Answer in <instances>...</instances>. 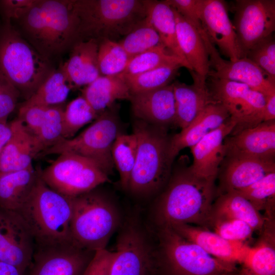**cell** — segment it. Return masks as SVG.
Here are the masks:
<instances>
[{
  "instance_id": "6da1fadb",
  "label": "cell",
  "mask_w": 275,
  "mask_h": 275,
  "mask_svg": "<svg viewBox=\"0 0 275 275\" xmlns=\"http://www.w3.org/2000/svg\"><path fill=\"white\" fill-rule=\"evenodd\" d=\"M170 176L156 207L158 226L186 224L206 228L216 193L215 181L178 166Z\"/></svg>"
},
{
  "instance_id": "7a4b0ae2",
  "label": "cell",
  "mask_w": 275,
  "mask_h": 275,
  "mask_svg": "<svg viewBox=\"0 0 275 275\" xmlns=\"http://www.w3.org/2000/svg\"><path fill=\"white\" fill-rule=\"evenodd\" d=\"M14 22L23 37L50 61L70 49L76 41L78 23L73 0H37Z\"/></svg>"
},
{
  "instance_id": "3957f363",
  "label": "cell",
  "mask_w": 275,
  "mask_h": 275,
  "mask_svg": "<svg viewBox=\"0 0 275 275\" xmlns=\"http://www.w3.org/2000/svg\"><path fill=\"white\" fill-rule=\"evenodd\" d=\"M73 6L76 42L122 38L147 17L145 0H73Z\"/></svg>"
},
{
  "instance_id": "277c9868",
  "label": "cell",
  "mask_w": 275,
  "mask_h": 275,
  "mask_svg": "<svg viewBox=\"0 0 275 275\" xmlns=\"http://www.w3.org/2000/svg\"><path fill=\"white\" fill-rule=\"evenodd\" d=\"M138 151L128 189L134 195L148 197L160 191L171 175V137L167 128L138 119L133 124Z\"/></svg>"
},
{
  "instance_id": "5b68a950",
  "label": "cell",
  "mask_w": 275,
  "mask_h": 275,
  "mask_svg": "<svg viewBox=\"0 0 275 275\" xmlns=\"http://www.w3.org/2000/svg\"><path fill=\"white\" fill-rule=\"evenodd\" d=\"M17 212L29 227L35 246L73 242L72 197L50 188L40 175L29 199Z\"/></svg>"
},
{
  "instance_id": "8992f818",
  "label": "cell",
  "mask_w": 275,
  "mask_h": 275,
  "mask_svg": "<svg viewBox=\"0 0 275 275\" xmlns=\"http://www.w3.org/2000/svg\"><path fill=\"white\" fill-rule=\"evenodd\" d=\"M11 22L0 25V72L28 99L55 69Z\"/></svg>"
},
{
  "instance_id": "52a82bcc",
  "label": "cell",
  "mask_w": 275,
  "mask_h": 275,
  "mask_svg": "<svg viewBox=\"0 0 275 275\" xmlns=\"http://www.w3.org/2000/svg\"><path fill=\"white\" fill-rule=\"evenodd\" d=\"M156 275H234L236 263L215 258L168 226H158Z\"/></svg>"
},
{
  "instance_id": "ba28073f",
  "label": "cell",
  "mask_w": 275,
  "mask_h": 275,
  "mask_svg": "<svg viewBox=\"0 0 275 275\" xmlns=\"http://www.w3.org/2000/svg\"><path fill=\"white\" fill-rule=\"evenodd\" d=\"M94 190L72 197L70 225L72 242L92 252L105 249L119 223L116 207Z\"/></svg>"
},
{
  "instance_id": "9c48e42d",
  "label": "cell",
  "mask_w": 275,
  "mask_h": 275,
  "mask_svg": "<svg viewBox=\"0 0 275 275\" xmlns=\"http://www.w3.org/2000/svg\"><path fill=\"white\" fill-rule=\"evenodd\" d=\"M113 106L101 114L76 136L63 139L39 155L72 152L91 160L108 176L113 173L115 167L112 147L117 137L121 133L119 119Z\"/></svg>"
},
{
  "instance_id": "30bf717a",
  "label": "cell",
  "mask_w": 275,
  "mask_h": 275,
  "mask_svg": "<svg viewBox=\"0 0 275 275\" xmlns=\"http://www.w3.org/2000/svg\"><path fill=\"white\" fill-rule=\"evenodd\" d=\"M44 170L41 179L50 188L68 197H74L109 182L106 175L94 162L78 154L65 152Z\"/></svg>"
},
{
  "instance_id": "8fae6325",
  "label": "cell",
  "mask_w": 275,
  "mask_h": 275,
  "mask_svg": "<svg viewBox=\"0 0 275 275\" xmlns=\"http://www.w3.org/2000/svg\"><path fill=\"white\" fill-rule=\"evenodd\" d=\"M207 85L213 98L227 109L236 125L230 134L255 126L264 121L265 97L238 82L211 77Z\"/></svg>"
},
{
  "instance_id": "7c38bea8",
  "label": "cell",
  "mask_w": 275,
  "mask_h": 275,
  "mask_svg": "<svg viewBox=\"0 0 275 275\" xmlns=\"http://www.w3.org/2000/svg\"><path fill=\"white\" fill-rule=\"evenodd\" d=\"M117 240L111 275H156V252L133 219L125 223Z\"/></svg>"
},
{
  "instance_id": "4fadbf2b",
  "label": "cell",
  "mask_w": 275,
  "mask_h": 275,
  "mask_svg": "<svg viewBox=\"0 0 275 275\" xmlns=\"http://www.w3.org/2000/svg\"><path fill=\"white\" fill-rule=\"evenodd\" d=\"M232 23L240 59L275 29L274 0H237L233 5Z\"/></svg>"
},
{
  "instance_id": "5bb4252c",
  "label": "cell",
  "mask_w": 275,
  "mask_h": 275,
  "mask_svg": "<svg viewBox=\"0 0 275 275\" xmlns=\"http://www.w3.org/2000/svg\"><path fill=\"white\" fill-rule=\"evenodd\" d=\"M199 32L209 56L207 77L244 84L265 97L275 94V82L256 64L246 57L234 61L224 59L204 30L201 28Z\"/></svg>"
},
{
  "instance_id": "9a60e30c",
  "label": "cell",
  "mask_w": 275,
  "mask_h": 275,
  "mask_svg": "<svg viewBox=\"0 0 275 275\" xmlns=\"http://www.w3.org/2000/svg\"><path fill=\"white\" fill-rule=\"evenodd\" d=\"M94 252L73 242L35 246L26 275H82Z\"/></svg>"
},
{
  "instance_id": "2e32d148",
  "label": "cell",
  "mask_w": 275,
  "mask_h": 275,
  "mask_svg": "<svg viewBox=\"0 0 275 275\" xmlns=\"http://www.w3.org/2000/svg\"><path fill=\"white\" fill-rule=\"evenodd\" d=\"M35 249L34 237L20 215L0 208V261L26 273Z\"/></svg>"
},
{
  "instance_id": "e0dca14e",
  "label": "cell",
  "mask_w": 275,
  "mask_h": 275,
  "mask_svg": "<svg viewBox=\"0 0 275 275\" xmlns=\"http://www.w3.org/2000/svg\"><path fill=\"white\" fill-rule=\"evenodd\" d=\"M198 16L209 39L223 55L234 61L240 59L237 38L225 3L199 0Z\"/></svg>"
},
{
  "instance_id": "ac0fdd59",
  "label": "cell",
  "mask_w": 275,
  "mask_h": 275,
  "mask_svg": "<svg viewBox=\"0 0 275 275\" xmlns=\"http://www.w3.org/2000/svg\"><path fill=\"white\" fill-rule=\"evenodd\" d=\"M224 140L225 156L274 161L275 120L230 134Z\"/></svg>"
},
{
  "instance_id": "d6986e66",
  "label": "cell",
  "mask_w": 275,
  "mask_h": 275,
  "mask_svg": "<svg viewBox=\"0 0 275 275\" xmlns=\"http://www.w3.org/2000/svg\"><path fill=\"white\" fill-rule=\"evenodd\" d=\"M236 125V122L229 117L221 126L190 147L193 162L190 167L195 175L215 181L225 157L224 140Z\"/></svg>"
},
{
  "instance_id": "ffe728a7",
  "label": "cell",
  "mask_w": 275,
  "mask_h": 275,
  "mask_svg": "<svg viewBox=\"0 0 275 275\" xmlns=\"http://www.w3.org/2000/svg\"><path fill=\"white\" fill-rule=\"evenodd\" d=\"M168 226L182 237L199 245L213 257L224 261L243 264L253 248L244 242L225 239L205 227L186 224Z\"/></svg>"
},
{
  "instance_id": "44dd1931",
  "label": "cell",
  "mask_w": 275,
  "mask_h": 275,
  "mask_svg": "<svg viewBox=\"0 0 275 275\" xmlns=\"http://www.w3.org/2000/svg\"><path fill=\"white\" fill-rule=\"evenodd\" d=\"M134 115L147 123L168 127L175 125L176 106L173 84L131 96Z\"/></svg>"
},
{
  "instance_id": "7402d4cb",
  "label": "cell",
  "mask_w": 275,
  "mask_h": 275,
  "mask_svg": "<svg viewBox=\"0 0 275 275\" xmlns=\"http://www.w3.org/2000/svg\"><path fill=\"white\" fill-rule=\"evenodd\" d=\"M221 167V194L244 188L275 172V161L243 156H225Z\"/></svg>"
},
{
  "instance_id": "603a6c76",
  "label": "cell",
  "mask_w": 275,
  "mask_h": 275,
  "mask_svg": "<svg viewBox=\"0 0 275 275\" xmlns=\"http://www.w3.org/2000/svg\"><path fill=\"white\" fill-rule=\"evenodd\" d=\"M194 80L192 85L176 81L172 83L175 99V125L181 129L188 125L208 105L216 101L204 79L190 71Z\"/></svg>"
},
{
  "instance_id": "cb8c5ba5",
  "label": "cell",
  "mask_w": 275,
  "mask_h": 275,
  "mask_svg": "<svg viewBox=\"0 0 275 275\" xmlns=\"http://www.w3.org/2000/svg\"><path fill=\"white\" fill-rule=\"evenodd\" d=\"M229 117L227 109L218 102L207 106L188 125L171 137L169 151L171 159L174 161L181 150L196 144Z\"/></svg>"
},
{
  "instance_id": "d4e9b609",
  "label": "cell",
  "mask_w": 275,
  "mask_h": 275,
  "mask_svg": "<svg viewBox=\"0 0 275 275\" xmlns=\"http://www.w3.org/2000/svg\"><path fill=\"white\" fill-rule=\"evenodd\" d=\"M10 125V139L0 154V173L26 169L38 156L35 138L22 122L17 118Z\"/></svg>"
},
{
  "instance_id": "484cf974",
  "label": "cell",
  "mask_w": 275,
  "mask_h": 275,
  "mask_svg": "<svg viewBox=\"0 0 275 275\" xmlns=\"http://www.w3.org/2000/svg\"><path fill=\"white\" fill-rule=\"evenodd\" d=\"M98 42L78 41L71 47L62 67L73 88L86 86L101 75L98 61Z\"/></svg>"
},
{
  "instance_id": "4316f807",
  "label": "cell",
  "mask_w": 275,
  "mask_h": 275,
  "mask_svg": "<svg viewBox=\"0 0 275 275\" xmlns=\"http://www.w3.org/2000/svg\"><path fill=\"white\" fill-rule=\"evenodd\" d=\"M40 176L33 166L19 171L0 173V208L17 212L29 199Z\"/></svg>"
},
{
  "instance_id": "83f0119b",
  "label": "cell",
  "mask_w": 275,
  "mask_h": 275,
  "mask_svg": "<svg viewBox=\"0 0 275 275\" xmlns=\"http://www.w3.org/2000/svg\"><path fill=\"white\" fill-rule=\"evenodd\" d=\"M173 10L180 49L192 71L201 78L206 79L210 70L209 56L199 29Z\"/></svg>"
},
{
  "instance_id": "f1b7e54d",
  "label": "cell",
  "mask_w": 275,
  "mask_h": 275,
  "mask_svg": "<svg viewBox=\"0 0 275 275\" xmlns=\"http://www.w3.org/2000/svg\"><path fill=\"white\" fill-rule=\"evenodd\" d=\"M81 96L100 115L116 100H130L132 95L124 78L118 75H100L81 90Z\"/></svg>"
},
{
  "instance_id": "f546056e",
  "label": "cell",
  "mask_w": 275,
  "mask_h": 275,
  "mask_svg": "<svg viewBox=\"0 0 275 275\" xmlns=\"http://www.w3.org/2000/svg\"><path fill=\"white\" fill-rule=\"evenodd\" d=\"M216 218L244 221L254 231L261 230L266 220V218L263 217L249 201L234 191L219 194L215 202H213L210 219Z\"/></svg>"
},
{
  "instance_id": "4dcf8cb0",
  "label": "cell",
  "mask_w": 275,
  "mask_h": 275,
  "mask_svg": "<svg viewBox=\"0 0 275 275\" xmlns=\"http://www.w3.org/2000/svg\"><path fill=\"white\" fill-rule=\"evenodd\" d=\"M145 4L147 16L163 45L170 53L182 60L187 69L192 71L178 42L175 16L173 9L165 1L145 0Z\"/></svg>"
},
{
  "instance_id": "1f68e13d",
  "label": "cell",
  "mask_w": 275,
  "mask_h": 275,
  "mask_svg": "<svg viewBox=\"0 0 275 275\" xmlns=\"http://www.w3.org/2000/svg\"><path fill=\"white\" fill-rule=\"evenodd\" d=\"M72 89L61 64L21 105L50 106L62 105L66 101Z\"/></svg>"
},
{
  "instance_id": "d6a6232c",
  "label": "cell",
  "mask_w": 275,
  "mask_h": 275,
  "mask_svg": "<svg viewBox=\"0 0 275 275\" xmlns=\"http://www.w3.org/2000/svg\"><path fill=\"white\" fill-rule=\"evenodd\" d=\"M181 67H183L180 64H170L134 75L121 76L133 95L171 84Z\"/></svg>"
},
{
  "instance_id": "836d02e7",
  "label": "cell",
  "mask_w": 275,
  "mask_h": 275,
  "mask_svg": "<svg viewBox=\"0 0 275 275\" xmlns=\"http://www.w3.org/2000/svg\"><path fill=\"white\" fill-rule=\"evenodd\" d=\"M138 146V139L133 132L130 134L120 133L112 147V157L119 173L120 183L126 190L135 162Z\"/></svg>"
},
{
  "instance_id": "e575fe53",
  "label": "cell",
  "mask_w": 275,
  "mask_h": 275,
  "mask_svg": "<svg viewBox=\"0 0 275 275\" xmlns=\"http://www.w3.org/2000/svg\"><path fill=\"white\" fill-rule=\"evenodd\" d=\"M118 43L131 58L153 48L164 46L147 16Z\"/></svg>"
},
{
  "instance_id": "d590c367",
  "label": "cell",
  "mask_w": 275,
  "mask_h": 275,
  "mask_svg": "<svg viewBox=\"0 0 275 275\" xmlns=\"http://www.w3.org/2000/svg\"><path fill=\"white\" fill-rule=\"evenodd\" d=\"M170 64H180L186 68L182 60L170 53L164 46H160L132 57L120 75H134Z\"/></svg>"
},
{
  "instance_id": "8d00e7d4",
  "label": "cell",
  "mask_w": 275,
  "mask_h": 275,
  "mask_svg": "<svg viewBox=\"0 0 275 275\" xmlns=\"http://www.w3.org/2000/svg\"><path fill=\"white\" fill-rule=\"evenodd\" d=\"M64 110L62 105L47 107L39 131L36 135H33L38 156L44 150L64 139Z\"/></svg>"
},
{
  "instance_id": "74e56055",
  "label": "cell",
  "mask_w": 275,
  "mask_h": 275,
  "mask_svg": "<svg viewBox=\"0 0 275 275\" xmlns=\"http://www.w3.org/2000/svg\"><path fill=\"white\" fill-rule=\"evenodd\" d=\"M131 59L118 42L105 39L99 42L98 61L101 75L121 74Z\"/></svg>"
},
{
  "instance_id": "f35d334b",
  "label": "cell",
  "mask_w": 275,
  "mask_h": 275,
  "mask_svg": "<svg viewBox=\"0 0 275 275\" xmlns=\"http://www.w3.org/2000/svg\"><path fill=\"white\" fill-rule=\"evenodd\" d=\"M99 116L81 95L72 100L64 110V139L73 138L81 127Z\"/></svg>"
},
{
  "instance_id": "ab89813d",
  "label": "cell",
  "mask_w": 275,
  "mask_h": 275,
  "mask_svg": "<svg viewBox=\"0 0 275 275\" xmlns=\"http://www.w3.org/2000/svg\"><path fill=\"white\" fill-rule=\"evenodd\" d=\"M246 198L258 210H265L268 218H272L275 200V172L242 189L234 191Z\"/></svg>"
},
{
  "instance_id": "60d3db41",
  "label": "cell",
  "mask_w": 275,
  "mask_h": 275,
  "mask_svg": "<svg viewBox=\"0 0 275 275\" xmlns=\"http://www.w3.org/2000/svg\"><path fill=\"white\" fill-rule=\"evenodd\" d=\"M264 240L253 248L241 269L248 275H275L274 240Z\"/></svg>"
},
{
  "instance_id": "b9f144b4",
  "label": "cell",
  "mask_w": 275,
  "mask_h": 275,
  "mask_svg": "<svg viewBox=\"0 0 275 275\" xmlns=\"http://www.w3.org/2000/svg\"><path fill=\"white\" fill-rule=\"evenodd\" d=\"M208 227L225 239L241 242L250 238L254 231L246 222L228 218L210 219L206 228Z\"/></svg>"
},
{
  "instance_id": "7bdbcfd3",
  "label": "cell",
  "mask_w": 275,
  "mask_h": 275,
  "mask_svg": "<svg viewBox=\"0 0 275 275\" xmlns=\"http://www.w3.org/2000/svg\"><path fill=\"white\" fill-rule=\"evenodd\" d=\"M245 57L256 64L275 82V41L273 34L253 46Z\"/></svg>"
},
{
  "instance_id": "ee69618b",
  "label": "cell",
  "mask_w": 275,
  "mask_h": 275,
  "mask_svg": "<svg viewBox=\"0 0 275 275\" xmlns=\"http://www.w3.org/2000/svg\"><path fill=\"white\" fill-rule=\"evenodd\" d=\"M20 96L18 90L0 72V122H7Z\"/></svg>"
},
{
  "instance_id": "f6af8a7d",
  "label": "cell",
  "mask_w": 275,
  "mask_h": 275,
  "mask_svg": "<svg viewBox=\"0 0 275 275\" xmlns=\"http://www.w3.org/2000/svg\"><path fill=\"white\" fill-rule=\"evenodd\" d=\"M37 0H0L3 22H13L24 16Z\"/></svg>"
},
{
  "instance_id": "bcb514c9",
  "label": "cell",
  "mask_w": 275,
  "mask_h": 275,
  "mask_svg": "<svg viewBox=\"0 0 275 275\" xmlns=\"http://www.w3.org/2000/svg\"><path fill=\"white\" fill-rule=\"evenodd\" d=\"M47 107L20 105L17 118L22 122L32 134L36 135L43 122Z\"/></svg>"
},
{
  "instance_id": "7dc6e473",
  "label": "cell",
  "mask_w": 275,
  "mask_h": 275,
  "mask_svg": "<svg viewBox=\"0 0 275 275\" xmlns=\"http://www.w3.org/2000/svg\"><path fill=\"white\" fill-rule=\"evenodd\" d=\"M116 252L106 249L96 251L82 275H111V267Z\"/></svg>"
},
{
  "instance_id": "c3c4849f",
  "label": "cell",
  "mask_w": 275,
  "mask_h": 275,
  "mask_svg": "<svg viewBox=\"0 0 275 275\" xmlns=\"http://www.w3.org/2000/svg\"><path fill=\"white\" fill-rule=\"evenodd\" d=\"M173 9L195 26L201 24L198 16L199 0H165Z\"/></svg>"
},
{
  "instance_id": "681fc988",
  "label": "cell",
  "mask_w": 275,
  "mask_h": 275,
  "mask_svg": "<svg viewBox=\"0 0 275 275\" xmlns=\"http://www.w3.org/2000/svg\"><path fill=\"white\" fill-rule=\"evenodd\" d=\"M264 121L275 120V94L265 97Z\"/></svg>"
},
{
  "instance_id": "f907efd6",
  "label": "cell",
  "mask_w": 275,
  "mask_h": 275,
  "mask_svg": "<svg viewBox=\"0 0 275 275\" xmlns=\"http://www.w3.org/2000/svg\"><path fill=\"white\" fill-rule=\"evenodd\" d=\"M11 134L10 123L0 122V154L10 139Z\"/></svg>"
},
{
  "instance_id": "816d5d0a",
  "label": "cell",
  "mask_w": 275,
  "mask_h": 275,
  "mask_svg": "<svg viewBox=\"0 0 275 275\" xmlns=\"http://www.w3.org/2000/svg\"><path fill=\"white\" fill-rule=\"evenodd\" d=\"M17 267L0 261V275H26Z\"/></svg>"
},
{
  "instance_id": "f5cc1de1",
  "label": "cell",
  "mask_w": 275,
  "mask_h": 275,
  "mask_svg": "<svg viewBox=\"0 0 275 275\" xmlns=\"http://www.w3.org/2000/svg\"><path fill=\"white\" fill-rule=\"evenodd\" d=\"M234 275H248L242 270H240L239 272H237Z\"/></svg>"
}]
</instances>
